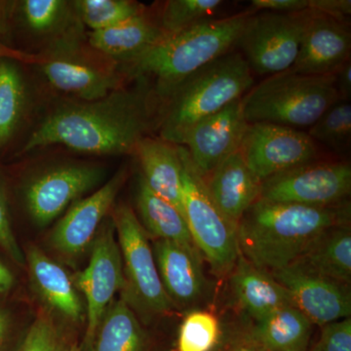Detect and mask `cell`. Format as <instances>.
I'll list each match as a JSON object with an SVG mask.
<instances>
[{
	"label": "cell",
	"mask_w": 351,
	"mask_h": 351,
	"mask_svg": "<svg viewBox=\"0 0 351 351\" xmlns=\"http://www.w3.org/2000/svg\"><path fill=\"white\" fill-rule=\"evenodd\" d=\"M149 93L114 90L105 98L64 106L48 115L22 152L62 145L91 154H134L152 124Z\"/></svg>",
	"instance_id": "cell-1"
},
{
	"label": "cell",
	"mask_w": 351,
	"mask_h": 351,
	"mask_svg": "<svg viewBox=\"0 0 351 351\" xmlns=\"http://www.w3.org/2000/svg\"><path fill=\"white\" fill-rule=\"evenodd\" d=\"M350 201L332 206H306L258 198L237 226L240 255L271 272L292 265L321 232L350 226Z\"/></svg>",
	"instance_id": "cell-2"
},
{
	"label": "cell",
	"mask_w": 351,
	"mask_h": 351,
	"mask_svg": "<svg viewBox=\"0 0 351 351\" xmlns=\"http://www.w3.org/2000/svg\"><path fill=\"white\" fill-rule=\"evenodd\" d=\"M254 13L249 10L221 19L213 18L167 34L144 52L123 62L124 71L133 78H156L157 91L166 97L191 73L237 46L245 25Z\"/></svg>",
	"instance_id": "cell-3"
},
{
	"label": "cell",
	"mask_w": 351,
	"mask_h": 351,
	"mask_svg": "<svg viewBox=\"0 0 351 351\" xmlns=\"http://www.w3.org/2000/svg\"><path fill=\"white\" fill-rule=\"evenodd\" d=\"M255 85L253 73L240 52H230L191 73L166 96L160 138L182 145L203 119L243 98Z\"/></svg>",
	"instance_id": "cell-4"
},
{
	"label": "cell",
	"mask_w": 351,
	"mask_h": 351,
	"mask_svg": "<svg viewBox=\"0 0 351 351\" xmlns=\"http://www.w3.org/2000/svg\"><path fill=\"white\" fill-rule=\"evenodd\" d=\"M335 80V75H302L292 69L267 76L242 98L245 119L249 124L313 126L341 101Z\"/></svg>",
	"instance_id": "cell-5"
},
{
	"label": "cell",
	"mask_w": 351,
	"mask_h": 351,
	"mask_svg": "<svg viewBox=\"0 0 351 351\" xmlns=\"http://www.w3.org/2000/svg\"><path fill=\"white\" fill-rule=\"evenodd\" d=\"M123 263L124 284L121 299L149 324L176 307L166 294L157 269L149 239L135 212L127 205L114 209L112 216Z\"/></svg>",
	"instance_id": "cell-6"
},
{
	"label": "cell",
	"mask_w": 351,
	"mask_h": 351,
	"mask_svg": "<svg viewBox=\"0 0 351 351\" xmlns=\"http://www.w3.org/2000/svg\"><path fill=\"white\" fill-rule=\"evenodd\" d=\"M179 152L182 164V208L191 239L215 276L225 278L240 255L237 226L223 216L210 198L204 180L195 169L188 149L179 145Z\"/></svg>",
	"instance_id": "cell-7"
},
{
	"label": "cell",
	"mask_w": 351,
	"mask_h": 351,
	"mask_svg": "<svg viewBox=\"0 0 351 351\" xmlns=\"http://www.w3.org/2000/svg\"><path fill=\"white\" fill-rule=\"evenodd\" d=\"M309 16L311 10L254 13L247 21L237 44L252 73L270 76L292 69Z\"/></svg>",
	"instance_id": "cell-8"
},
{
	"label": "cell",
	"mask_w": 351,
	"mask_h": 351,
	"mask_svg": "<svg viewBox=\"0 0 351 351\" xmlns=\"http://www.w3.org/2000/svg\"><path fill=\"white\" fill-rule=\"evenodd\" d=\"M350 193V163L314 160L262 182L260 198L306 206H332L348 201Z\"/></svg>",
	"instance_id": "cell-9"
},
{
	"label": "cell",
	"mask_w": 351,
	"mask_h": 351,
	"mask_svg": "<svg viewBox=\"0 0 351 351\" xmlns=\"http://www.w3.org/2000/svg\"><path fill=\"white\" fill-rule=\"evenodd\" d=\"M114 230L112 219L100 226L92 243L89 265L75 276V286L86 301L87 325L80 346L82 351H90L104 314L123 287V263Z\"/></svg>",
	"instance_id": "cell-10"
},
{
	"label": "cell",
	"mask_w": 351,
	"mask_h": 351,
	"mask_svg": "<svg viewBox=\"0 0 351 351\" xmlns=\"http://www.w3.org/2000/svg\"><path fill=\"white\" fill-rule=\"evenodd\" d=\"M239 152L260 182L318 156L317 145L306 132L265 122L249 124Z\"/></svg>",
	"instance_id": "cell-11"
},
{
	"label": "cell",
	"mask_w": 351,
	"mask_h": 351,
	"mask_svg": "<svg viewBox=\"0 0 351 351\" xmlns=\"http://www.w3.org/2000/svg\"><path fill=\"white\" fill-rule=\"evenodd\" d=\"M103 170L87 164H64L44 171L25 189V203L32 221L46 226L103 179Z\"/></svg>",
	"instance_id": "cell-12"
},
{
	"label": "cell",
	"mask_w": 351,
	"mask_h": 351,
	"mask_svg": "<svg viewBox=\"0 0 351 351\" xmlns=\"http://www.w3.org/2000/svg\"><path fill=\"white\" fill-rule=\"evenodd\" d=\"M287 290L293 306L322 327L351 316L350 286L290 265L270 272Z\"/></svg>",
	"instance_id": "cell-13"
},
{
	"label": "cell",
	"mask_w": 351,
	"mask_h": 351,
	"mask_svg": "<svg viewBox=\"0 0 351 351\" xmlns=\"http://www.w3.org/2000/svg\"><path fill=\"white\" fill-rule=\"evenodd\" d=\"M166 294L176 308H202L213 294V286L202 269L199 251L174 242L156 240L152 247Z\"/></svg>",
	"instance_id": "cell-14"
},
{
	"label": "cell",
	"mask_w": 351,
	"mask_h": 351,
	"mask_svg": "<svg viewBox=\"0 0 351 351\" xmlns=\"http://www.w3.org/2000/svg\"><path fill=\"white\" fill-rule=\"evenodd\" d=\"M249 123L245 119L242 99L196 124L182 145L203 180L239 151Z\"/></svg>",
	"instance_id": "cell-15"
},
{
	"label": "cell",
	"mask_w": 351,
	"mask_h": 351,
	"mask_svg": "<svg viewBox=\"0 0 351 351\" xmlns=\"http://www.w3.org/2000/svg\"><path fill=\"white\" fill-rule=\"evenodd\" d=\"M126 179L125 171H119L112 180L93 195L76 201L58 221L50 235V244L58 253L73 258L92 245Z\"/></svg>",
	"instance_id": "cell-16"
},
{
	"label": "cell",
	"mask_w": 351,
	"mask_h": 351,
	"mask_svg": "<svg viewBox=\"0 0 351 351\" xmlns=\"http://www.w3.org/2000/svg\"><path fill=\"white\" fill-rule=\"evenodd\" d=\"M350 23L311 10L293 71L307 75H335L350 61Z\"/></svg>",
	"instance_id": "cell-17"
},
{
	"label": "cell",
	"mask_w": 351,
	"mask_h": 351,
	"mask_svg": "<svg viewBox=\"0 0 351 351\" xmlns=\"http://www.w3.org/2000/svg\"><path fill=\"white\" fill-rule=\"evenodd\" d=\"M208 195L230 223L240 219L260 198L262 182L249 169L239 149L228 157L204 180Z\"/></svg>",
	"instance_id": "cell-18"
},
{
	"label": "cell",
	"mask_w": 351,
	"mask_h": 351,
	"mask_svg": "<svg viewBox=\"0 0 351 351\" xmlns=\"http://www.w3.org/2000/svg\"><path fill=\"white\" fill-rule=\"evenodd\" d=\"M230 286L237 304L254 321L284 306H293L290 295L267 270L239 255L230 272Z\"/></svg>",
	"instance_id": "cell-19"
},
{
	"label": "cell",
	"mask_w": 351,
	"mask_h": 351,
	"mask_svg": "<svg viewBox=\"0 0 351 351\" xmlns=\"http://www.w3.org/2000/svg\"><path fill=\"white\" fill-rule=\"evenodd\" d=\"M134 154L138 157L143 171L141 176L147 186L184 215L179 145L145 136L138 143Z\"/></svg>",
	"instance_id": "cell-20"
},
{
	"label": "cell",
	"mask_w": 351,
	"mask_h": 351,
	"mask_svg": "<svg viewBox=\"0 0 351 351\" xmlns=\"http://www.w3.org/2000/svg\"><path fill=\"white\" fill-rule=\"evenodd\" d=\"M27 263L32 286L41 299L71 322L83 321L84 306L66 270L36 246L27 250Z\"/></svg>",
	"instance_id": "cell-21"
},
{
	"label": "cell",
	"mask_w": 351,
	"mask_h": 351,
	"mask_svg": "<svg viewBox=\"0 0 351 351\" xmlns=\"http://www.w3.org/2000/svg\"><path fill=\"white\" fill-rule=\"evenodd\" d=\"M40 68L53 87L82 101L105 98L117 89V77L98 66L69 57L41 59Z\"/></svg>",
	"instance_id": "cell-22"
},
{
	"label": "cell",
	"mask_w": 351,
	"mask_h": 351,
	"mask_svg": "<svg viewBox=\"0 0 351 351\" xmlns=\"http://www.w3.org/2000/svg\"><path fill=\"white\" fill-rule=\"evenodd\" d=\"M292 265L350 286V225L332 226L321 232Z\"/></svg>",
	"instance_id": "cell-23"
},
{
	"label": "cell",
	"mask_w": 351,
	"mask_h": 351,
	"mask_svg": "<svg viewBox=\"0 0 351 351\" xmlns=\"http://www.w3.org/2000/svg\"><path fill=\"white\" fill-rule=\"evenodd\" d=\"M166 36L158 21L144 12L110 29L91 32L89 43L103 54L126 62Z\"/></svg>",
	"instance_id": "cell-24"
},
{
	"label": "cell",
	"mask_w": 351,
	"mask_h": 351,
	"mask_svg": "<svg viewBox=\"0 0 351 351\" xmlns=\"http://www.w3.org/2000/svg\"><path fill=\"white\" fill-rule=\"evenodd\" d=\"M90 351H157L140 318L123 299L108 307Z\"/></svg>",
	"instance_id": "cell-25"
},
{
	"label": "cell",
	"mask_w": 351,
	"mask_h": 351,
	"mask_svg": "<svg viewBox=\"0 0 351 351\" xmlns=\"http://www.w3.org/2000/svg\"><path fill=\"white\" fill-rule=\"evenodd\" d=\"M136 207L138 221L149 237L196 249L184 215L174 205L154 193L142 176L138 178L136 189Z\"/></svg>",
	"instance_id": "cell-26"
},
{
	"label": "cell",
	"mask_w": 351,
	"mask_h": 351,
	"mask_svg": "<svg viewBox=\"0 0 351 351\" xmlns=\"http://www.w3.org/2000/svg\"><path fill=\"white\" fill-rule=\"evenodd\" d=\"M249 331L269 351H307L313 324L297 307L289 306L256 321Z\"/></svg>",
	"instance_id": "cell-27"
},
{
	"label": "cell",
	"mask_w": 351,
	"mask_h": 351,
	"mask_svg": "<svg viewBox=\"0 0 351 351\" xmlns=\"http://www.w3.org/2000/svg\"><path fill=\"white\" fill-rule=\"evenodd\" d=\"M25 84L19 69L8 59H0V147L15 133L25 107Z\"/></svg>",
	"instance_id": "cell-28"
},
{
	"label": "cell",
	"mask_w": 351,
	"mask_h": 351,
	"mask_svg": "<svg viewBox=\"0 0 351 351\" xmlns=\"http://www.w3.org/2000/svg\"><path fill=\"white\" fill-rule=\"evenodd\" d=\"M223 341L219 318L207 309H193L186 313L180 325L176 350L216 351Z\"/></svg>",
	"instance_id": "cell-29"
},
{
	"label": "cell",
	"mask_w": 351,
	"mask_h": 351,
	"mask_svg": "<svg viewBox=\"0 0 351 351\" xmlns=\"http://www.w3.org/2000/svg\"><path fill=\"white\" fill-rule=\"evenodd\" d=\"M73 5L92 32L110 29L145 12L142 3L132 0H77Z\"/></svg>",
	"instance_id": "cell-30"
},
{
	"label": "cell",
	"mask_w": 351,
	"mask_h": 351,
	"mask_svg": "<svg viewBox=\"0 0 351 351\" xmlns=\"http://www.w3.org/2000/svg\"><path fill=\"white\" fill-rule=\"evenodd\" d=\"M223 3L221 0H169L164 4L159 25L166 34H177L213 19Z\"/></svg>",
	"instance_id": "cell-31"
},
{
	"label": "cell",
	"mask_w": 351,
	"mask_h": 351,
	"mask_svg": "<svg viewBox=\"0 0 351 351\" xmlns=\"http://www.w3.org/2000/svg\"><path fill=\"white\" fill-rule=\"evenodd\" d=\"M314 142L321 143L338 154H345L351 145V106L339 101L321 115L307 132Z\"/></svg>",
	"instance_id": "cell-32"
},
{
	"label": "cell",
	"mask_w": 351,
	"mask_h": 351,
	"mask_svg": "<svg viewBox=\"0 0 351 351\" xmlns=\"http://www.w3.org/2000/svg\"><path fill=\"white\" fill-rule=\"evenodd\" d=\"M66 2L62 0H25L22 12L29 29L36 32H49L63 19Z\"/></svg>",
	"instance_id": "cell-33"
},
{
	"label": "cell",
	"mask_w": 351,
	"mask_h": 351,
	"mask_svg": "<svg viewBox=\"0 0 351 351\" xmlns=\"http://www.w3.org/2000/svg\"><path fill=\"white\" fill-rule=\"evenodd\" d=\"M66 346L54 321L40 316L29 327L18 351H63Z\"/></svg>",
	"instance_id": "cell-34"
},
{
	"label": "cell",
	"mask_w": 351,
	"mask_h": 351,
	"mask_svg": "<svg viewBox=\"0 0 351 351\" xmlns=\"http://www.w3.org/2000/svg\"><path fill=\"white\" fill-rule=\"evenodd\" d=\"M313 351H351V318L321 327L320 338Z\"/></svg>",
	"instance_id": "cell-35"
},
{
	"label": "cell",
	"mask_w": 351,
	"mask_h": 351,
	"mask_svg": "<svg viewBox=\"0 0 351 351\" xmlns=\"http://www.w3.org/2000/svg\"><path fill=\"white\" fill-rule=\"evenodd\" d=\"M0 247L17 265L21 267L24 265V255L14 234L8 199H7L6 191L1 178H0Z\"/></svg>",
	"instance_id": "cell-36"
},
{
	"label": "cell",
	"mask_w": 351,
	"mask_h": 351,
	"mask_svg": "<svg viewBox=\"0 0 351 351\" xmlns=\"http://www.w3.org/2000/svg\"><path fill=\"white\" fill-rule=\"evenodd\" d=\"M252 10L276 13H301L309 10V0H252Z\"/></svg>",
	"instance_id": "cell-37"
},
{
	"label": "cell",
	"mask_w": 351,
	"mask_h": 351,
	"mask_svg": "<svg viewBox=\"0 0 351 351\" xmlns=\"http://www.w3.org/2000/svg\"><path fill=\"white\" fill-rule=\"evenodd\" d=\"M309 10L348 23L351 15V1L350 0H309Z\"/></svg>",
	"instance_id": "cell-38"
},
{
	"label": "cell",
	"mask_w": 351,
	"mask_h": 351,
	"mask_svg": "<svg viewBox=\"0 0 351 351\" xmlns=\"http://www.w3.org/2000/svg\"><path fill=\"white\" fill-rule=\"evenodd\" d=\"M219 351H269L257 341L248 329L228 336L221 343Z\"/></svg>",
	"instance_id": "cell-39"
},
{
	"label": "cell",
	"mask_w": 351,
	"mask_h": 351,
	"mask_svg": "<svg viewBox=\"0 0 351 351\" xmlns=\"http://www.w3.org/2000/svg\"><path fill=\"white\" fill-rule=\"evenodd\" d=\"M335 86L341 101H348L351 98V61L346 62L335 73Z\"/></svg>",
	"instance_id": "cell-40"
},
{
	"label": "cell",
	"mask_w": 351,
	"mask_h": 351,
	"mask_svg": "<svg viewBox=\"0 0 351 351\" xmlns=\"http://www.w3.org/2000/svg\"><path fill=\"white\" fill-rule=\"evenodd\" d=\"M0 59L15 60L23 63L39 64L41 58L9 47L0 41Z\"/></svg>",
	"instance_id": "cell-41"
},
{
	"label": "cell",
	"mask_w": 351,
	"mask_h": 351,
	"mask_svg": "<svg viewBox=\"0 0 351 351\" xmlns=\"http://www.w3.org/2000/svg\"><path fill=\"white\" fill-rule=\"evenodd\" d=\"M12 319L10 313L5 308H0V351L3 350L9 332H10Z\"/></svg>",
	"instance_id": "cell-42"
},
{
	"label": "cell",
	"mask_w": 351,
	"mask_h": 351,
	"mask_svg": "<svg viewBox=\"0 0 351 351\" xmlns=\"http://www.w3.org/2000/svg\"><path fill=\"white\" fill-rule=\"evenodd\" d=\"M15 277L13 272L0 261V295L5 294L13 288Z\"/></svg>",
	"instance_id": "cell-43"
},
{
	"label": "cell",
	"mask_w": 351,
	"mask_h": 351,
	"mask_svg": "<svg viewBox=\"0 0 351 351\" xmlns=\"http://www.w3.org/2000/svg\"><path fill=\"white\" fill-rule=\"evenodd\" d=\"M63 351H82L80 346L76 345V343H73V345L66 346V348Z\"/></svg>",
	"instance_id": "cell-44"
},
{
	"label": "cell",
	"mask_w": 351,
	"mask_h": 351,
	"mask_svg": "<svg viewBox=\"0 0 351 351\" xmlns=\"http://www.w3.org/2000/svg\"><path fill=\"white\" fill-rule=\"evenodd\" d=\"M309 351H313V348H311V350H309Z\"/></svg>",
	"instance_id": "cell-45"
}]
</instances>
